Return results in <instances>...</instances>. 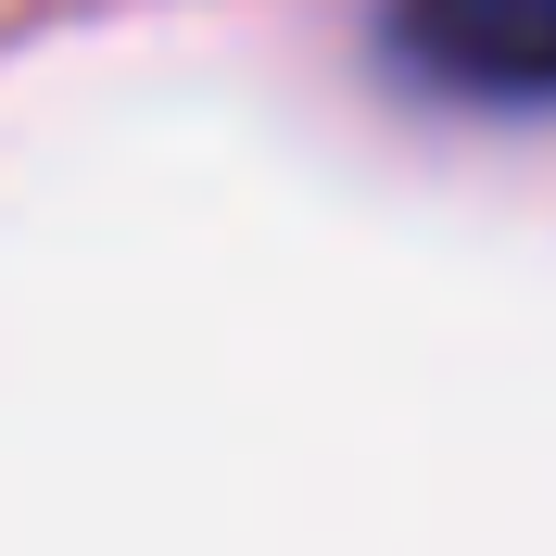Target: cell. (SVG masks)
Wrapping results in <instances>:
<instances>
[{"instance_id": "obj_1", "label": "cell", "mask_w": 556, "mask_h": 556, "mask_svg": "<svg viewBox=\"0 0 556 556\" xmlns=\"http://www.w3.org/2000/svg\"><path fill=\"white\" fill-rule=\"evenodd\" d=\"M392 38L455 102H556V0H392Z\"/></svg>"}]
</instances>
